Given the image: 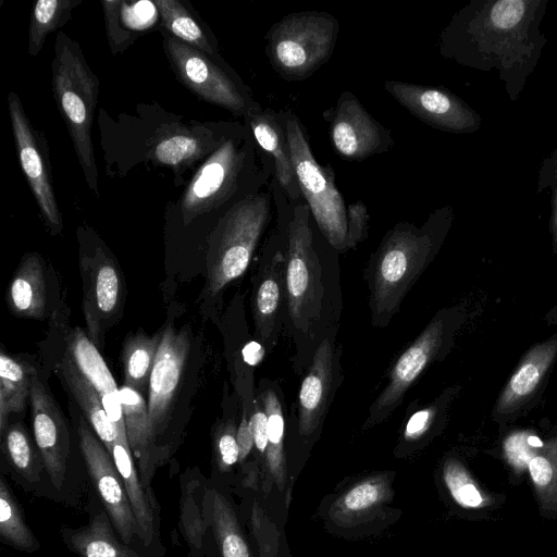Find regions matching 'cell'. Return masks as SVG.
<instances>
[{
	"label": "cell",
	"instance_id": "10",
	"mask_svg": "<svg viewBox=\"0 0 557 557\" xmlns=\"http://www.w3.org/2000/svg\"><path fill=\"white\" fill-rule=\"evenodd\" d=\"M450 331L451 317L446 311L437 312L393 363L386 385L370 405L363 429L383 422L401 405L409 388L448 344Z\"/></svg>",
	"mask_w": 557,
	"mask_h": 557
},
{
	"label": "cell",
	"instance_id": "47",
	"mask_svg": "<svg viewBox=\"0 0 557 557\" xmlns=\"http://www.w3.org/2000/svg\"><path fill=\"white\" fill-rule=\"evenodd\" d=\"M554 180H555V183H554V187H553V220H554V226L557 231V175L554 177Z\"/></svg>",
	"mask_w": 557,
	"mask_h": 557
},
{
	"label": "cell",
	"instance_id": "25",
	"mask_svg": "<svg viewBox=\"0 0 557 557\" xmlns=\"http://www.w3.org/2000/svg\"><path fill=\"white\" fill-rule=\"evenodd\" d=\"M557 355V339L535 346L522 360L502 393L498 412L515 410L536 388Z\"/></svg>",
	"mask_w": 557,
	"mask_h": 557
},
{
	"label": "cell",
	"instance_id": "43",
	"mask_svg": "<svg viewBox=\"0 0 557 557\" xmlns=\"http://www.w3.org/2000/svg\"><path fill=\"white\" fill-rule=\"evenodd\" d=\"M248 417L255 447L261 455L265 456L268 448L267 414L257 394L251 408L248 410Z\"/></svg>",
	"mask_w": 557,
	"mask_h": 557
},
{
	"label": "cell",
	"instance_id": "30",
	"mask_svg": "<svg viewBox=\"0 0 557 557\" xmlns=\"http://www.w3.org/2000/svg\"><path fill=\"white\" fill-rule=\"evenodd\" d=\"M0 539L3 544L22 552L34 553L39 548V542L3 475L0 480Z\"/></svg>",
	"mask_w": 557,
	"mask_h": 557
},
{
	"label": "cell",
	"instance_id": "42",
	"mask_svg": "<svg viewBox=\"0 0 557 557\" xmlns=\"http://www.w3.org/2000/svg\"><path fill=\"white\" fill-rule=\"evenodd\" d=\"M381 496V490L374 482H363L351 488L344 497V506L351 511L370 508Z\"/></svg>",
	"mask_w": 557,
	"mask_h": 557
},
{
	"label": "cell",
	"instance_id": "24",
	"mask_svg": "<svg viewBox=\"0 0 557 557\" xmlns=\"http://www.w3.org/2000/svg\"><path fill=\"white\" fill-rule=\"evenodd\" d=\"M58 372L82 409L86 421L110 451L119 434L108 418L98 393L66 354L58 364Z\"/></svg>",
	"mask_w": 557,
	"mask_h": 557
},
{
	"label": "cell",
	"instance_id": "41",
	"mask_svg": "<svg viewBox=\"0 0 557 557\" xmlns=\"http://www.w3.org/2000/svg\"><path fill=\"white\" fill-rule=\"evenodd\" d=\"M102 5L111 50L113 53H116L129 45L132 35L122 28L119 21L122 2L102 1Z\"/></svg>",
	"mask_w": 557,
	"mask_h": 557
},
{
	"label": "cell",
	"instance_id": "23",
	"mask_svg": "<svg viewBox=\"0 0 557 557\" xmlns=\"http://www.w3.org/2000/svg\"><path fill=\"white\" fill-rule=\"evenodd\" d=\"M109 453L123 480L133 512L139 527L140 541L147 546L151 544L157 535L154 516L157 505L149 497L140 482L127 435L117 436Z\"/></svg>",
	"mask_w": 557,
	"mask_h": 557
},
{
	"label": "cell",
	"instance_id": "1",
	"mask_svg": "<svg viewBox=\"0 0 557 557\" xmlns=\"http://www.w3.org/2000/svg\"><path fill=\"white\" fill-rule=\"evenodd\" d=\"M338 252L319 231L306 202L292 207L286 233L284 331L304 374L327 330L338 327L343 298Z\"/></svg>",
	"mask_w": 557,
	"mask_h": 557
},
{
	"label": "cell",
	"instance_id": "44",
	"mask_svg": "<svg viewBox=\"0 0 557 557\" xmlns=\"http://www.w3.org/2000/svg\"><path fill=\"white\" fill-rule=\"evenodd\" d=\"M236 438L239 447V461H244L255 447L248 409L246 406L243 408L240 421L237 426Z\"/></svg>",
	"mask_w": 557,
	"mask_h": 557
},
{
	"label": "cell",
	"instance_id": "13",
	"mask_svg": "<svg viewBox=\"0 0 557 557\" xmlns=\"http://www.w3.org/2000/svg\"><path fill=\"white\" fill-rule=\"evenodd\" d=\"M329 135L337 154L348 161H363L387 152L395 144L391 131L376 121L355 94L343 91L336 103L324 110Z\"/></svg>",
	"mask_w": 557,
	"mask_h": 557
},
{
	"label": "cell",
	"instance_id": "38",
	"mask_svg": "<svg viewBox=\"0 0 557 557\" xmlns=\"http://www.w3.org/2000/svg\"><path fill=\"white\" fill-rule=\"evenodd\" d=\"M544 443L529 432H516L504 441L507 460L516 468H524L531 455Z\"/></svg>",
	"mask_w": 557,
	"mask_h": 557
},
{
	"label": "cell",
	"instance_id": "17",
	"mask_svg": "<svg viewBox=\"0 0 557 557\" xmlns=\"http://www.w3.org/2000/svg\"><path fill=\"white\" fill-rule=\"evenodd\" d=\"M29 399L36 447L51 485L60 491L66 479L70 433L62 411L36 375Z\"/></svg>",
	"mask_w": 557,
	"mask_h": 557
},
{
	"label": "cell",
	"instance_id": "7",
	"mask_svg": "<svg viewBox=\"0 0 557 557\" xmlns=\"http://www.w3.org/2000/svg\"><path fill=\"white\" fill-rule=\"evenodd\" d=\"M272 191L275 224L262 247L251 295L253 336L268 354L273 352L284 330L286 233L292 211L286 195L274 178Z\"/></svg>",
	"mask_w": 557,
	"mask_h": 557
},
{
	"label": "cell",
	"instance_id": "6",
	"mask_svg": "<svg viewBox=\"0 0 557 557\" xmlns=\"http://www.w3.org/2000/svg\"><path fill=\"white\" fill-rule=\"evenodd\" d=\"M292 160L302 197L324 238L339 253L347 249V206L331 165L314 158L305 126L290 110H284Z\"/></svg>",
	"mask_w": 557,
	"mask_h": 557
},
{
	"label": "cell",
	"instance_id": "18",
	"mask_svg": "<svg viewBox=\"0 0 557 557\" xmlns=\"http://www.w3.org/2000/svg\"><path fill=\"white\" fill-rule=\"evenodd\" d=\"M258 146L271 158L273 178L292 207L306 202L299 189L286 132L284 110H256L245 117Z\"/></svg>",
	"mask_w": 557,
	"mask_h": 557
},
{
	"label": "cell",
	"instance_id": "16",
	"mask_svg": "<svg viewBox=\"0 0 557 557\" xmlns=\"http://www.w3.org/2000/svg\"><path fill=\"white\" fill-rule=\"evenodd\" d=\"M8 104L21 168L47 226L55 235L63 228L62 214L57 203L42 150L15 92L11 91L8 95Z\"/></svg>",
	"mask_w": 557,
	"mask_h": 557
},
{
	"label": "cell",
	"instance_id": "14",
	"mask_svg": "<svg viewBox=\"0 0 557 557\" xmlns=\"http://www.w3.org/2000/svg\"><path fill=\"white\" fill-rule=\"evenodd\" d=\"M189 348V337L183 329L166 325L162 330L161 343L149 380L147 406L163 460L166 454L160 441L165 433L173 404L183 382Z\"/></svg>",
	"mask_w": 557,
	"mask_h": 557
},
{
	"label": "cell",
	"instance_id": "29",
	"mask_svg": "<svg viewBox=\"0 0 557 557\" xmlns=\"http://www.w3.org/2000/svg\"><path fill=\"white\" fill-rule=\"evenodd\" d=\"M33 372L29 366L0 354V435L9 426V416L24 410L30 397Z\"/></svg>",
	"mask_w": 557,
	"mask_h": 557
},
{
	"label": "cell",
	"instance_id": "5",
	"mask_svg": "<svg viewBox=\"0 0 557 557\" xmlns=\"http://www.w3.org/2000/svg\"><path fill=\"white\" fill-rule=\"evenodd\" d=\"M338 32V21L329 12H293L268 30L265 53L272 69L283 79L305 81L330 60Z\"/></svg>",
	"mask_w": 557,
	"mask_h": 557
},
{
	"label": "cell",
	"instance_id": "46",
	"mask_svg": "<svg viewBox=\"0 0 557 557\" xmlns=\"http://www.w3.org/2000/svg\"><path fill=\"white\" fill-rule=\"evenodd\" d=\"M122 8L125 9V11H127L128 13L134 14V16H139V10L136 9V3H134L131 7L126 2H122ZM140 13L143 14L141 16H147L146 8H141ZM126 21L128 24L131 23V25H135V27H137V28H139V27L144 28V27H146V25L148 23L147 17H145V18L144 17H133V18H128Z\"/></svg>",
	"mask_w": 557,
	"mask_h": 557
},
{
	"label": "cell",
	"instance_id": "20",
	"mask_svg": "<svg viewBox=\"0 0 557 557\" xmlns=\"http://www.w3.org/2000/svg\"><path fill=\"white\" fill-rule=\"evenodd\" d=\"M120 398L126 435L132 454L137 460L140 482L156 503L150 484L157 468L164 460L152 431L147 401L145 396L125 384L120 386Z\"/></svg>",
	"mask_w": 557,
	"mask_h": 557
},
{
	"label": "cell",
	"instance_id": "22",
	"mask_svg": "<svg viewBox=\"0 0 557 557\" xmlns=\"http://www.w3.org/2000/svg\"><path fill=\"white\" fill-rule=\"evenodd\" d=\"M112 528L107 511L100 510L92 515L88 524L62 528L60 534L66 547L81 557H144L119 540Z\"/></svg>",
	"mask_w": 557,
	"mask_h": 557
},
{
	"label": "cell",
	"instance_id": "8",
	"mask_svg": "<svg viewBox=\"0 0 557 557\" xmlns=\"http://www.w3.org/2000/svg\"><path fill=\"white\" fill-rule=\"evenodd\" d=\"M79 270L87 335L98 347L109 327L120 320L125 283L114 256L90 227H79Z\"/></svg>",
	"mask_w": 557,
	"mask_h": 557
},
{
	"label": "cell",
	"instance_id": "12",
	"mask_svg": "<svg viewBox=\"0 0 557 557\" xmlns=\"http://www.w3.org/2000/svg\"><path fill=\"white\" fill-rule=\"evenodd\" d=\"M77 433L87 471L104 510L120 539L131 546L135 537L140 540V531L114 460L91 426L82 417Z\"/></svg>",
	"mask_w": 557,
	"mask_h": 557
},
{
	"label": "cell",
	"instance_id": "45",
	"mask_svg": "<svg viewBox=\"0 0 557 557\" xmlns=\"http://www.w3.org/2000/svg\"><path fill=\"white\" fill-rule=\"evenodd\" d=\"M267 355L268 350L256 338L247 341L240 349L242 360L250 369L259 366Z\"/></svg>",
	"mask_w": 557,
	"mask_h": 557
},
{
	"label": "cell",
	"instance_id": "2",
	"mask_svg": "<svg viewBox=\"0 0 557 557\" xmlns=\"http://www.w3.org/2000/svg\"><path fill=\"white\" fill-rule=\"evenodd\" d=\"M453 221L448 206L432 212L418 226L401 221L383 236L364 271L371 324L387 326L437 253Z\"/></svg>",
	"mask_w": 557,
	"mask_h": 557
},
{
	"label": "cell",
	"instance_id": "19",
	"mask_svg": "<svg viewBox=\"0 0 557 557\" xmlns=\"http://www.w3.org/2000/svg\"><path fill=\"white\" fill-rule=\"evenodd\" d=\"M65 354L98 393L107 416L115 426L119 436L126 435L120 387H117L98 347L82 329L75 327L66 337Z\"/></svg>",
	"mask_w": 557,
	"mask_h": 557
},
{
	"label": "cell",
	"instance_id": "11",
	"mask_svg": "<svg viewBox=\"0 0 557 557\" xmlns=\"http://www.w3.org/2000/svg\"><path fill=\"white\" fill-rule=\"evenodd\" d=\"M338 327L327 330L317 347L299 385L296 418L301 438L309 440L320 430L341 386L344 374L343 349L337 341Z\"/></svg>",
	"mask_w": 557,
	"mask_h": 557
},
{
	"label": "cell",
	"instance_id": "33",
	"mask_svg": "<svg viewBox=\"0 0 557 557\" xmlns=\"http://www.w3.org/2000/svg\"><path fill=\"white\" fill-rule=\"evenodd\" d=\"M213 138L200 139L188 132H176L162 137L152 148L151 157L156 162L173 168L187 165L206 153L212 144H219Z\"/></svg>",
	"mask_w": 557,
	"mask_h": 557
},
{
	"label": "cell",
	"instance_id": "27",
	"mask_svg": "<svg viewBox=\"0 0 557 557\" xmlns=\"http://www.w3.org/2000/svg\"><path fill=\"white\" fill-rule=\"evenodd\" d=\"M267 414L268 448L265 459L276 476L284 471L286 411L284 394L277 381L262 379L256 391Z\"/></svg>",
	"mask_w": 557,
	"mask_h": 557
},
{
	"label": "cell",
	"instance_id": "40",
	"mask_svg": "<svg viewBox=\"0 0 557 557\" xmlns=\"http://www.w3.org/2000/svg\"><path fill=\"white\" fill-rule=\"evenodd\" d=\"M370 215L366 205L358 200L347 206V249L356 248L368 237Z\"/></svg>",
	"mask_w": 557,
	"mask_h": 557
},
{
	"label": "cell",
	"instance_id": "32",
	"mask_svg": "<svg viewBox=\"0 0 557 557\" xmlns=\"http://www.w3.org/2000/svg\"><path fill=\"white\" fill-rule=\"evenodd\" d=\"M79 0H38L34 3L29 32L28 53L37 55L45 45L47 36L61 27L71 16Z\"/></svg>",
	"mask_w": 557,
	"mask_h": 557
},
{
	"label": "cell",
	"instance_id": "21",
	"mask_svg": "<svg viewBox=\"0 0 557 557\" xmlns=\"http://www.w3.org/2000/svg\"><path fill=\"white\" fill-rule=\"evenodd\" d=\"M10 311L21 318L45 319L48 289L44 259L37 252L24 256L7 289Z\"/></svg>",
	"mask_w": 557,
	"mask_h": 557
},
{
	"label": "cell",
	"instance_id": "37",
	"mask_svg": "<svg viewBox=\"0 0 557 557\" xmlns=\"http://www.w3.org/2000/svg\"><path fill=\"white\" fill-rule=\"evenodd\" d=\"M440 399L428 406L412 411L406 420L403 430V441L405 443H416L425 437L436 424L441 414Z\"/></svg>",
	"mask_w": 557,
	"mask_h": 557
},
{
	"label": "cell",
	"instance_id": "15",
	"mask_svg": "<svg viewBox=\"0 0 557 557\" xmlns=\"http://www.w3.org/2000/svg\"><path fill=\"white\" fill-rule=\"evenodd\" d=\"M383 86L411 115L438 131L473 133L481 124L479 114L445 88L393 79Z\"/></svg>",
	"mask_w": 557,
	"mask_h": 557
},
{
	"label": "cell",
	"instance_id": "3",
	"mask_svg": "<svg viewBox=\"0 0 557 557\" xmlns=\"http://www.w3.org/2000/svg\"><path fill=\"white\" fill-rule=\"evenodd\" d=\"M55 103L67 127L89 189L98 196V171L91 125L98 103L99 81L87 64L79 45L58 33L51 63Z\"/></svg>",
	"mask_w": 557,
	"mask_h": 557
},
{
	"label": "cell",
	"instance_id": "9",
	"mask_svg": "<svg viewBox=\"0 0 557 557\" xmlns=\"http://www.w3.org/2000/svg\"><path fill=\"white\" fill-rule=\"evenodd\" d=\"M163 47L177 78L200 99L244 117L261 109L247 86L220 67L209 54L172 35L163 36Z\"/></svg>",
	"mask_w": 557,
	"mask_h": 557
},
{
	"label": "cell",
	"instance_id": "28",
	"mask_svg": "<svg viewBox=\"0 0 557 557\" xmlns=\"http://www.w3.org/2000/svg\"><path fill=\"white\" fill-rule=\"evenodd\" d=\"M162 338V331L153 335L137 332L127 336L122 350L124 384L148 396V386Z\"/></svg>",
	"mask_w": 557,
	"mask_h": 557
},
{
	"label": "cell",
	"instance_id": "35",
	"mask_svg": "<svg viewBox=\"0 0 557 557\" xmlns=\"http://www.w3.org/2000/svg\"><path fill=\"white\" fill-rule=\"evenodd\" d=\"M443 478L450 495L460 506L481 508L488 505V497L459 461L455 459L447 460L444 466Z\"/></svg>",
	"mask_w": 557,
	"mask_h": 557
},
{
	"label": "cell",
	"instance_id": "4",
	"mask_svg": "<svg viewBox=\"0 0 557 557\" xmlns=\"http://www.w3.org/2000/svg\"><path fill=\"white\" fill-rule=\"evenodd\" d=\"M272 180L224 213L207 256L206 295L218 297L248 270L257 247L272 219Z\"/></svg>",
	"mask_w": 557,
	"mask_h": 557
},
{
	"label": "cell",
	"instance_id": "39",
	"mask_svg": "<svg viewBox=\"0 0 557 557\" xmlns=\"http://www.w3.org/2000/svg\"><path fill=\"white\" fill-rule=\"evenodd\" d=\"M237 428L233 420L221 424L215 435V451L219 466L223 469L239 461V447L236 438Z\"/></svg>",
	"mask_w": 557,
	"mask_h": 557
},
{
	"label": "cell",
	"instance_id": "34",
	"mask_svg": "<svg viewBox=\"0 0 557 557\" xmlns=\"http://www.w3.org/2000/svg\"><path fill=\"white\" fill-rule=\"evenodd\" d=\"M160 14L162 26L173 37L207 53L213 54L214 49L197 21L176 0H157L154 2Z\"/></svg>",
	"mask_w": 557,
	"mask_h": 557
},
{
	"label": "cell",
	"instance_id": "31",
	"mask_svg": "<svg viewBox=\"0 0 557 557\" xmlns=\"http://www.w3.org/2000/svg\"><path fill=\"white\" fill-rule=\"evenodd\" d=\"M541 506L557 509V437L544 443L529 458L525 467Z\"/></svg>",
	"mask_w": 557,
	"mask_h": 557
},
{
	"label": "cell",
	"instance_id": "26",
	"mask_svg": "<svg viewBox=\"0 0 557 557\" xmlns=\"http://www.w3.org/2000/svg\"><path fill=\"white\" fill-rule=\"evenodd\" d=\"M1 447L16 481L27 491H35L46 473L41 456L22 424L9 425L1 435Z\"/></svg>",
	"mask_w": 557,
	"mask_h": 557
},
{
	"label": "cell",
	"instance_id": "36",
	"mask_svg": "<svg viewBox=\"0 0 557 557\" xmlns=\"http://www.w3.org/2000/svg\"><path fill=\"white\" fill-rule=\"evenodd\" d=\"M213 522L223 557H250L245 543L225 502L215 495L213 498Z\"/></svg>",
	"mask_w": 557,
	"mask_h": 557
}]
</instances>
